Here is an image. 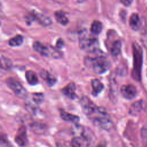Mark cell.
<instances>
[{"label": "cell", "instance_id": "1", "mask_svg": "<svg viewBox=\"0 0 147 147\" xmlns=\"http://www.w3.org/2000/svg\"><path fill=\"white\" fill-rule=\"evenodd\" d=\"M80 104L83 112L96 127L109 130L113 126V121L106 110L102 107L97 106L89 98L83 96Z\"/></svg>", "mask_w": 147, "mask_h": 147}, {"label": "cell", "instance_id": "2", "mask_svg": "<svg viewBox=\"0 0 147 147\" xmlns=\"http://www.w3.org/2000/svg\"><path fill=\"white\" fill-rule=\"evenodd\" d=\"M85 64L92 68L98 74L106 72L110 67V63L104 53L99 49L89 52L85 58Z\"/></svg>", "mask_w": 147, "mask_h": 147}, {"label": "cell", "instance_id": "3", "mask_svg": "<svg viewBox=\"0 0 147 147\" xmlns=\"http://www.w3.org/2000/svg\"><path fill=\"white\" fill-rule=\"evenodd\" d=\"M133 69L132 71V77L136 81L141 80V68L143 59V51L141 47L137 43L133 44Z\"/></svg>", "mask_w": 147, "mask_h": 147}, {"label": "cell", "instance_id": "4", "mask_svg": "<svg viewBox=\"0 0 147 147\" xmlns=\"http://www.w3.org/2000/svg\"><path fill=\"white\" fill-rule=\"evenodd\" d=\"M6 83L9 88L17 96L22 99L27 96V91L25 87L16 79L13 78H9L7 79Z\"/></svg>", "mask_w": 147, "mask_h": 147}, {"label": "cell", "instance_id": "5", "mask_svg": "<svg viewBox=\"0 0 147 147\" xmlns=\"http://www.w3.org/2000/svg\"><path fill=\"white\" fill-rule=\"evenodd\" d=\"M98 42L96 38L90 37L86 35L82 36L79 40L80 47L88 51L89 52L97 49Z\"/></svg>", "mask_w": 147, "mask_h": 147}, {"label": "cell", "instance_id": "6", "mask_svg": "<svg viewBox=\"0 0 147 147\" xmlns=\"http://www.w3.org/2000/svg\"><path fill=\"white\" fill-rule=\"evenodd\" d=\"M14 141L16 143L20 146H24L26 145L28 141L27 133L26 127L24 125L18 127L15 136Z\"/></svg>", "mask_w": 147, "mask_h": 147}, {"label": "cell", "instance_id": "7", "mask_svg": "<svg viewBox=\"0 0 147 147\" xmlns=\"http://www.w3.org/2000/svg\"><path fill=\"white\" fill-rule=\"evenodd\" d=\"M121 93L125 98L127 99H131L136 96L137 94V90L132 84L123 85L121 87Z\"/></svg>", "mask_w": 147, "mask_h": 147}, {"label": "cell", "instance_id": "8", "mask_svg": "<svg viewBox=\"0 0 147 147\" xmlns=\"http://www.w3.org/2000/svg\"><path fill=\"white\" fill-rule=\"evenodd\" d=\"M32 19L37 21L40 25L44 26H47L52 24L51 19L41 13L37 12H32L30 15Z\"/></svg>", "mask_w": 147, "mask_h": 147}, {"label": "cell", "instance_id": "9", "mask_svg": "<svg viewBox=\"0 0 147 147\" xmlns=\"http://www.w3.org/2000/svg\"><path fill=\"white\" fill-rule=\"evenodd\" d=\"M33 47L36 52L42 56H51L52 48H48L39 41H34L33 44Z\"/></svg>", "mask_w": 147, "mask_h": 147}, {"label": "cell", "instance_id": "10", "mask_svg": "<svg viewBox=\"0 0 147 147\" xmlns=\"http://www.w3.org/2000/svg\"><path fill=\"white\" fill-rule=\"evenodd\" d=\"M145 107V103L142 100L136 101L131 105L129 109V113L133 115H138L144 110Z\"/></svg>", "mask_w": 147, "mask_h": 147}, {"label": "cell", "instance_id": "11", "mask_svg": "<svg viewBox=\"0 0 147 147\" xmlns=\"http://www.w3.org/2000/svg\"><path fill=\"white\" fill-rule=\"evenodd\" d=\"M76 87L74 83H69L62 89L63 94L71 99H75L77 98V95L75 92Z\"/></svg>", "mask_w": 147, "mask_h": 147}, {"label": "cell", "instance_id": "12", "mask_svg": "<svg viewBox=\"0 0 147 147\" xmlns=\"http://www.w3.org/2000/svg\"><path fill=\"white\" fill-rule=\"evenodd\" d=\"M60 116L63 120L67 122L74 123L75 124H76L79 121V117L78 116L69 113L64 110L60 111Z\"/></svg>", "mask_w": 147, "mask_h": 147}, {"label": "cell", "instance_id": "13", "mask_svg": "<svg viewBox=\"0 0 147 147\" xmlns=\"http://www.w3.org/2000/svg\"><path fill=\"white\" fill-rule=\"evenodd\" d=\"M40 74L41 77L43 79V80L47 83V84L48 86H52L55 84L56 82V78L47 71L42 70L41 71Z\"/></svg>", "mask_w": 147, "mask_h": 147}, {"label": "cell", "instance_id": "14", "mask_svg": "<svg viewBox=\"0 0 147 147\" xmlns=\"http://www.w3.org/2000/svg\"><path fill=\"white\" fill-rule=\"evenodd\" d=\"M129 25L130 28L134 30L139 29L141 25V21L139 16L137 13H133L129 19Z\"/></svg>", "mask_w": 147, "mask_h": 147}, {"label": "cell", "instance_id": "15", "mask_svg": "<svg viewBox=\"0 0 147 147\" xmlns=\"http://www.w3.org/2000/svg\"><path fill=\"white\" fill-rule=\"evenodd\" d=\"M91 87L92 88V94L94 96L98 95L104 88L102 83L100 82L98 79H94L91 80Z\"/></svg>", "mask_w": 147, "mask_h": 147}, {"label": "cell", "instance_id": "16", "mask_svg": "<svg viewBox=\"0 0 147 147\" xmlns=\"http://www.w3.org/2000/svg\"><path fill=\"white\" fill-rule=\"evenodd\" d=\"M55 18L57 22L63 25H65L68 23V19L66 17L64 11L61 10L56 11L55 12Z\"/></svg>", "mask_w": 147, "mask_h": 147}, {"label": "cell", "instance_id": "17", "mask_svg": "<svg viewBox=\"0 0 147 147\" xmlns=\"http://www.w3.org/2000/svg\"><path fill=\"white\" fill-rule=\"evenodd\" d=\"M26 79L29 84L30 85H35L38 83V80L37 75L33 71H28L25 74Z\"/></svg>", "mask_w": 147, "mask_h": 147}, {"label": "cell", "instance_id": "18", "mask_svg": "<svg viewBox=\"0 0 147 147\" xmlns=\"http://www.w3.org/2000/svg\"><path fill=\"white\" fill-rule=\"evenodd\" d=\"M31 129L36 134H42L47 130L46 125L39 122H34L30 125Z\"/></svg>", "mask_w": 147, "mask_h": 147}, {"label": "cell", "instance_id": "19", "mask_svg": "<svg viewBox=\"0 0 147 147\" xmlns=\"http://www.w3.org/2000/svg\"><path fill=\"white\" fill-rule=\"evenodd\" d=\"M122 44L119 40L114 41L110 47V52L111 55L114 56H118L121 51Z\"/></svg>", "mask_w": 147, "mask_h": 147}, {"label": "cell", "instance_id": "20", "mask_svg": "<svg viewBox=\"0 0 147 147\" xmlns=\"http://www.w3.org/2000/svg\"><path fill=\"white\" fill-rule=\"evenodd\" d=\"M102 30V24L99 21H94L90 27V31L93 34H99Z\"/></svg>", "mask_w": 147, "mask_h": 147}, {"label": "cell", "instance_id": "21", "mask_svg": "<svg viewBox=\"0 0 147 147\" xmlns=\"http://www.w3.org/2000/svg\"><path fill=\"white\" fill-rule=\"evenodd\" d=\"M24 41V38L21 35H17L15 37L11 38L9 41V44L11 47H17L21 45Z\"/></svg>", "mask_w": 147, "mask_h": 147}, {"label": "cell", "instance_id": "22", "mask_svg": "<svg viewBox=\"0 0 147 147\" xmlns=\"http://www.w3.org/2000/svg\"><path fill=\"white\" fill-rule=\"evenodd\" d=\"M33 100L36 103H40L44 99L43 94L41 93H34L32 95Z\"/></svg>", "mask_w": 147, "mask_h": 147}, {"label": "cell", "instance_id": "23", "mask_svg": "<svg viewBox=\"0 0 147 147\" xmlns=\"http://www.w3.org/2000/svg\"><path fill=\"white\" fill-rule=\"evenodd\" d=\"M11 66L10 61L5 57H1V67L4 69L9 68Z\"/></svg>", "mask_w": 147, "mask_h": 147}, {"label": "cell", "instance_id": "24", "mask_svg": "<svg viewBox=\"0 0 147 147\" xmlns=\"http://www.w3.org/2000/svg\"><path fill=\"white\" fill-rule=\"evenodd\" d=\"M81 141L79 137H75L73 138L71 142L72 147H81Z\"/></svg>", "mask_w": 147, "mask_h": 147}, {"label": "cell", "instance_id": "25", "mask_svg": "<svg viewBox=\"0 0 147 147\" xmlns=\"http://www.w3.org/2000/svg\"><path fill=\"white\" fill-rule=\"evenodd\" d=\"M141 137L145 147H147V128H143L141 130Z\"/></svg>", "mask_w": 147, "mask_h": 147}, {"label": "cell", "instance_id": "26", "mask_svg": "<svg viewBox=\"0 0 147 147\" xmlns=\"http://www.w3.org/2000/svg\"><path fill=\"white\" fill-rule=\"evenodd\" d=\"M64 45V41L61 38H59L56 42V47L59 49H61Z\"/></svg>", "mask_w": 147, "mask_h": 147}, {"label": "cell", "instance_id": "27", "mask_svg": "<svg viewBox=\"0 0 147 147\" xmlns=\"http://www.w3.org/2000/svg\"><path fill=\"white\" fill-rule=\"evenodd\" d=\"M120 1L121 3L126 6H130L133 2V0H120Z\"/></svg>", "mask_w": 147, "mask_h": 147}, {"label": "cell", "instance_id": "28", "mask_svg": "<svg viewBox=\"0 0 147 147\" xmlns=\"http://www.w3.org/2000/svg\"><path fill=\"white\" fill-rule=\"evenodd\" d=\"M95 147H107L106 146V143L104 141H102L100 142H99Z\"/></svg>", "mask_w": 147, "mask_h": 147}]
</instances>
